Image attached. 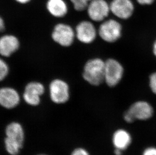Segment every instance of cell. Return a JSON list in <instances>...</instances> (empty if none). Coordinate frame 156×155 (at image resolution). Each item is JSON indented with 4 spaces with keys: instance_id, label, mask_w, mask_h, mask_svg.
<instances>
[{
    "instance_id": "obj_2",
    "label": "cell",
    "mask_w": 156,
    "mask_h": 155,
    "mask_svg": "<svg viewBox=\"0 0 156 155\" xmlns=\"http://www.w3.org/2000/svg\"><path fill=\"white\" fill-rule=\"evenodd\" d=\"M122 26L119 21L113 19L102 21L98 29V33L103 41L112 43L118 41L122 36Z\"/></svg>"
},
{
    "instance_id": "obj_22",
    "label": "cell",
    "mask_w": 156,
    "mask_h": 155,
    "mask_svg": "<svg viewBox=\"0 0 156 155\" xmlns=\"http://www.w3.org/2000/svg\"><path fill=\"white\" fill-rule=\"evenodd\" d=\"M72 155H90L89 153L83 148H78L72 153Z\"/></svg>"
},
{
    "instance_id": "obj_14",
    "label": "cell",
    "mask_w": 156,
    "mask_h": 155,
    "mask_svg": "<svg viewBox=\"0 0 156 155\" xmlns=\"http://www.w3.org/2000/svg\"><path fill=\"white\" fill-rule=\"evenodd\" d=\"M46 8L54 17H64L68 13V6L64 0H48Z\"/></svg>"
},
{
    "instance_id": "obj_18",
    "label": "cell",
    "mask_w": 156,
    "mask_h": 155,
    "mask_svg": "<svg viewBox=\"0 0 156 155\" xmlns=\"http://www.w3.org/2000/svg\"><path fill=\"white\" fill-rule=\"evenodd\" d=\"M9 72V67L7 63L0 57V82L7 77Z\"/></svg>"
},
{
    "instance_id": "obj_12",
    "label": "cell",
    "mask_w": 156,
    "mask_h": 155,
    "mask_svg": "<svg viewBox=\"0 0 156 155\" xmlns=\"http://www.w3.org/2000/svg\"><path fill=\"white\" fill-rule=\"evenodd\" d=\"M20 42L15 35L6 34L0 37V55L9 57L19 50Z\"/></svg>"
},
{
    "instance_id": "obj_23",
    "label": "cell",
    "mask_w": 156,
    "mask_h": 155,
    "mask_svg": "<svg viewBox=\"0 0 156 155\" xmlns=\"http://www.w3.org/2000/svg\"><path fill=\"white\" fill-rule=\"evenodd\" d=\"M141 5H150L154 2L155 0H136Z\"/></svg>"
},
{
    "instance_id": "obj_26",
    "label": "cell",
    "mask_w": 156,
    "mask_h": 155,
    "mask_svg": "<svg viewBox=\"0 0 156 155\" xmlns=\"http://www.w3.org/2000/svg\"><path fill=\"white\" fill-rule=\"evenodd\" d=\"M15 1L19 4L24 5L28 4V3H30V2L31 1V0H15Z\"/></svg>"
},
{
    "instance_id": "obj_4",
    "label": "cell",
    "mask_w": 156,
    "mask_h": 155,
    "mask_svg": "<svg viewBox=\"0 0 156 155\" xmlns=\"http://www.w3.org/2000/svg\"><path fill=\"white\" fill-rule=\"evenodd\" d=\"M75 37V30L67 24H56L52 31V39L61 46L69 47L73 44Z\"/></svg>"
},
{
    "instance_id": "obj_25",
    "label": "cell",
    "mask_w": 156,
    "mask_h": 155,
    "mask_svg": "<svg viewBox=\"0 0 156 155\" xmlns=\"http://www.w3.org/2000/svg\"><path fill=\"white\" fill-rule=\"evenodd\" d=\"M124 151L118 149H114V154L115 155H123Z\"/></svg>"
},
{
    "instance_id": "obj_24",
    "label": "cell",
    "mask_w": 156,
    "mask_h": 155,
    "mask_svg": "<svg viewBox=\"0 0 156 155\" xmlns=\"http://www.w3.org/2000/svg\"><path fill=\"white\" fill-rule=\"evenodd\" d=\"M5 29V24L3 18L0 16V32H3Z\"/></svg>"
},
{
    "instance_id": "obj_28",
    "label": "cell",
    "mask_w": 156,
    "mask_h": 155,
    "mask_svg": "<svg viewBox=\"0 0 156 155\" xmlns=\"http://www.w3.org/2000/svg\"></svg>"
},
{
    "instance_id": "obj_16",
    "label": "cell",
    "mask_w": 156,
    "mask_h": 155,
    "mask_svg": "<svg viewBox=\"0 0 156 155\" xmlns=\"http://www.w3.org/2000/svg\"><path fill=\"white\" fill-rule=\"evenodd\" d=\"M5 144L6 150L11 155H17L19 153V150L23 146L21 143L8 137L5 140Z\"/></svg>"
},
{
    "instance_id": "obj_7",
    "label": "cell",
    "mask_w": 156,
    "mask_h": 155,
    "mask_svg": "<svg viewBox=\"0 0 156 155\" xmlns=\"http://www.w3.org/2000/svg\"><path fill=\"white\" fill-rule=\"evenodd\" d=\"M77 39L83 44H89L96 40L98 30L94 24L90 21L83 20L77 25L75 29Z\"/></svg>"
},
{
    "instance_id": "obj_9",
    "label": "cell",
    "mask_w": 156,
    "mask_h": 155,
    "mask_svg": "<svg viewBox=\"0 0 156 155\" xmlns=\"http://www.w3.org/2000/svg\"><path fill=\"white\" fill-rule=\"evenodd\" d=\"M45 88L43 84L33 81L28 83L24 88L23 97L25 102L31 106H37L41 102V97L44 94Z\"/></svg>"
},
{
    "instance_id": "obj_1",
    "label": "cell",
    "mask_w": 156,
    "mask_h": 155,
    "mask_svg": "<svg viewBox=\"0 0 156 155\" xmlns=\"http://www.w3.org/2000/svg\"><path fill=\"white\" fill-rule=\"evenodd\" d=\"M105 61L100 57L90 59L84 64L83 78L90 85L98 86L104 82Z\"/></svg>"
},
{
    "instance_id": "obj_21",
    "label": "cell",
    "mask_w": 156,
    "mask_h": 155,
    "mask_svg": "<svg viewBox=\"0 0 156 155\" xmlns=\"http://www.w3.org/2000/svg\"><path fill=\"white\" fill-rule=\"evenodd\" d=\"M123 119L124 122H126L127 123H133L135 122V120H134L133 118L132 117L131 114L128 112L127 110L125 111V112L124 113Z\"/></svg>"
},
{
    "instance_id": "obj_15",
    "label": "cell",
    "mask_w": 156,
    "mask_h": 155,
    "mask_svg": "<svg viewBox=\"0 0 156 155\" xmlns=\"http://www.w3.org/2000/svg\"><path fill=\"white\" fill-rule=\"evenodd\" d=\"M7 137L16 141L23 145L24 141V132L22 126L17 122L9 124L6 129Z\"/></svg>"
},
{
    "instance_id": "obj_13",
    "label": "cell",
    "mask_w": 156,
    "mask_h": 155,
    "mask_svg": "<svg viewBox=\"0 0 156 155\" xmlns=\"http://www.w3.org/2000/svg\"><path fill=\"white\" fill-rule=\"evenodd\" d=\"M132 142V136L126 129H117L112 135V143L114 149L125 151L129 147Z\"/></svg>"
},
{
    "instance_id": "obj_10",
    "label": "cell",
    "mask_w": 156,
    "mask_h": 155,
    "mask_svg": "<svg viewBox=\"0 0 156 155\" xmlns=\"http://www.w3.org/2000/svg\"><path fill=\"white\" fill-rule=\"evenodd\" d=\"M110 12L117 18L127 20L134 13V5L131 0H112L110 4Z\"/></svg>"
},
{
    "instance_id": "obj_5",
    "label": "cell",
    "mask_w": 156,
    "mask_h": 155,
    "mask_svg": "<svg viewBox=\"0 0 156 155\" xmlns=\"http://www.w3.org/2000/svg\"><path fill=\"white\" fill-rule=\"evenodd\" d=\"M49 92L51 99L56 104H63L69 99V86L62 79H56L51 81Z\"/></svg>"
},
{
    "instance_id": "obj_11",
    "label": "cell",
    "mask_w": 156,
    "mask_h": 155,
    "mask_svg": "<svg viewBox=\"0 0 156 155\" xmlns=\"http://www.w3.org/2000/svg\"><path fill=\"white\" fill-rule=\"evenodd\" d=\"M20 97L15 89L10 87L0 88V105L5 108L12 109L19 104Z\"/></svg>"
},
{
    "instance_id": "obj_8",
    "label": "cell",
    "mask_w": 156,
    "mask_h": 155,
    "mask_svg": "<svg viewBox=\"0 0 156 155\" xmlns=\"http://www.w3.org/2000/svg\"><path fill=\"white\" fill-rule=\"evenodd\" d=\"M134 120L147 121L154 114V109L151 104L145 100H139L133 103L127 110Z\"/></svg>"
},
{
    "instance_id": "obj_3",
    "label": "cell",
    "mask_w": 156,
    "mask_h": 155,
    "mask_svg": "<svg viewBox=\"0 0 156 155\" xmlns=\"http://www.w3.org/2000/svg\"><path fill=\"white\" fill-rule=\"evenodd\" d=\"M124 74V68L116 59L109 58L105 61L104 82L108 86L113 88L119 84Z\"/></svg>"
},
{
    "instance_id": "obj_6",
    "label": "cell",
    "mask_w": 156,
    "mask_h": 155,
    "mask_svg": "<svg viewBox=\"0 0 156 155\" xmlns=\"http://www.w3.org/2000/svg\"><path fill=\"white\" fill-rule=\"evenodd\" d=\"M87 10L90 19L97 22L104 21L111 12L110 4L106 0H92Z\"/></svg>"
},
{
    "instance_id": "obj_19",
    "label": "cell",
    "mask_w": 156,
    "mask_h": 155,
    "mask_svg": "<svg viewBox=\"0 0 156 155\" xmlns=\"http://www.w3.org/2000/svg\"><path fill=\"white\" fill-rule=\"evenodd\" d=\"M149 85L152 93L156 95V72L152 73L149 77Z\"/></svg>"
},
{
    "instance_id": "obj_20",
    "label": "cell",
    "mask_w": 156,
    "mask_h": 155,
    "mask_svg": "<svg viewBox=\"0 0 156 155\" xmlns=\"http://www.w3.org/2000/svg\"><path fill=\"white\" fill-rule=\"evenodd\" d=\"M141 155H156V146H147L144 150Z\"/></svg>"
},
{
    "instance_id": "obj_27",
    "label": "cell",
    "mask_w": 156,
    "mask_h": 155,
    "mask_svg": "<svg viewBox=\"0 0 156 155\" xmlns=\"http://www.w3.org/2000/svg\"><path fill=\"white\" fill-rule=\"evenodd\" d=\"M153 53L154 55L156 57V40H155V41L154 42L153 44Z\"/></svg>"
},
{
    "instance_id": "obj_17",
    "label": "cell",
    "mask_w": 156,
    "mask_h": 155,
    "mask_svg": "<svg viewBox=\"0 0 156 155\" xmlns=\"http://www.w3.org/2000/svg\"><path fill=\"white\" fill-rule=\"evenodd\" d=\"M73 4L74 9L78 12L87 10L89 3L92 0H70Z\"/></svg>"
}]
</instances>
